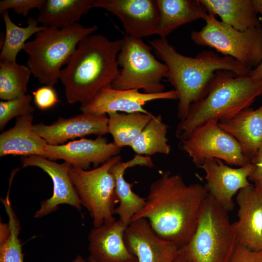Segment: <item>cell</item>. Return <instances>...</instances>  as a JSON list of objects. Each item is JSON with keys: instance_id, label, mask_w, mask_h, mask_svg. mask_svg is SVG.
<instances>
[{"instance_id": "cell-19", "label": "cell", "mask_w": 262, "mask_h": 262, "mask_svg": "<svg viewBox=\"0 0 262 262\" xmlns=\"http://www.w3.org/2000/svg\"><path fill=\"white\" fill-rule=\"evenodd\" d=\"M127 227L119 220L94 227L88 236L90 255L98 262H127L133 259L124 239Z\"/></svg>"}, {"instance_id": "cell-27", "label": "cell", "mask_w": 262, "mask_h": 262, "mask_svg": "<svg viewBox=\"0 0 262 262\" xmlns=\"http://www.w3.org/2000/svg\"><path fill=\"white\" fill-rule=\"evenodd\" d=\"M108 132L118 147L130 146L153 117L151 113H124L113 112L108 114Z\"/></svg>"}, {"instance_id": "cell-24", "label": "cell", "mask_w": 262, "mask_h": 262, "mask_svg": "<svg viewBox=\"0 0 262 262\" xmlns=\"http://www.w3.org/2000/svg\"><path fill=\"white\" fill-rule=\"evenodd\" d=\"M208 13L218 15L221 22L245 31L262 27L252 0H199Z\"/></svg>"}, {"instance_id": "cell-39", "label": "cell", "mask_w": 262, "mask_h": 262, "mask_svg": "<svg viewBox=\"0 0 262 262\" xmlns=\"http://www.w3.org/2000/svg\"><path fill=\"white\" fill-rule=\"evenodd\" d=\"M252 2L255 12L262 16V0H252Z\"/></svg>"}, {"instance_id": "cell-3", "label": "cell", "mask_w": 262, "mask_h": 262, "mask_svg": "<svg viewBox=\"0 0 262 262\" xmlns=\"http://www.w3.org/2000/svg\"><path fill=\"white\" fill-rule=\"evenodd\" d=\"M122 43V38L112 41L94 33L80 42L60 74L69 103L86 105L112 84L119 72L117 57Z\"/></svg>"}, {"instance_id": "cell-33", "label": "cell", "mask_w": 262, "mask_h": 262, "mask_svg": "<svg viewBox=\"0 0 262 262\" xmlns=\"http://www.w3.org/2000/svg\"><path fill=\"white\" fill-rule=\"evenodd\" d=\"M31 92L35 105L42 111L53 107L59 102L53 86L45 85Z\"/></svg>"}, {"instance_id": "cell-8", "label": "cell", "mask_w": 262, "mask_h": 262, "mask_svg": "<svg viewBox=\"0 0 262 262\" xmlns=\"http://www.w3.org/2000/svg\"><path fill=\"white\" fill-rule=\"evenodd\" d=\"M204 20L202 28L191 33L196 44L213 48L251 70L262 62V27L238 31L208 12Z\"/></svg>"}, {"instance_id": "cell-25", "label": "cell", "mask_w": 262, "mask_h": 262, "mask_svg": "<svg viewBox=\"0 0 262 262\" xmlns=\"http://www.w3.org/2000/svg\"><path fill=\"white\" fill-rule=\"evenodd\" d=\"M94 0H47L37 18L45 27L62 29L78 23L93 8Z\"/></svg>"}, {"instance_id": "cell-9", "label": "cell", "mask_w": 262, "mask_h": 262, "mask_svg": "<svg viewBox=\"0 0 262 262\" xmlns=\"http://www.w3.org/2000/svg\"><path fill=\"white\" fill-rule=\"evenodd\" d=\"M119 154L91 170L71 165L69 175L75 191L93 219L94 227L113 222L114 211L119 202L115 192V180L110 169L121 161Z\"/></svg>"}, {"instance_id": "cell-16", "label": "cell", "mask_w": 262, "mask_h": 262, "mask_svg": "<svg viewBox=\"0 0 262 262\" xmlns=\"http://www.w3.org/2000/svg\"><path fill=\"white\" fill-rule=\"evenodd\" d=\"M124 239L128 250L138 262H172L180 251L174 243L159 237L143 218L131 222Z\"/></svg>"}, {"instance_id": "cell-10", "label": "cell", "mask_w": 262, "mask_h": 262, "mask_svg": "<svg viewBox=\"0 0 262 262\" xmlns=\"http://www.w3.org/2000/svg\"><path fill=\"white\" fill-rule=\"evenodd\" d=\"M180 146L198 168L211 159L239 167L251 163L244 155L238 141L224 131L216 120L196 128L188 138L180 141Z\"/></svg>"}, {"instance_id": "cell-1", "label": "cell", "mask_w": 262, "mask_h": 262, "mask_svg": "<svg viewBox=\"0 0 262 262\" xmlns=\"http://www.w3.org/2000/svg\"><path fill=\"white\" fill-rule=\"evenodd\" d=\"M208 195L205 185L187 184L180 175L164 171L151 183L144 207L131 221L147 219L159 237L181 250L196 229Z\"/></svg>"}, {"instance_id": "cell-35", "label": "cell", "mask_w": 262, "mask_h": 262, "mask_svg": "<svg viewBox=\"0 0 262 262\" xmlns=\"http://www.w3.org/2000/svg\"><path fill=\"white\" fill-rule=\"evenodd\" d=\"M251 163L253 165L254 169L249 178L250 181L262 175V145L251 160Z\"/></svg>"}, {"instance_id": "cell-38", "label": "cell", "mask_w": 262, "mask_h": 262, "mask_svg": "<svg viewBox=\"0 0 262 262\" xmlns=\"http://www.w3.org/2000/svg\"><path fill=\"white\" fill-rule=\"evenodd\" d=\"M172 262H193L180 250Z\"/></svg>"}, {"instance_id": "cell-23", "label": "cell", "mask_w": 262, "mask_h": 262, "mask_svg": "<svg viewBox=\"0 0 262 262\" xmlns=\"http://www.w3.org/2000/svg\"><path fill=\"white\" fill-rule=\"evenodd\" d=\"M159 13L158 34L166 38L179 27L205 18L208 12L199 0H156Z\"/></svg>"}, {"instance_id": "cell-32", "label": "cell", "mask_w": 262, "mask_h": 262, "mask_svg": "<svg viewBox=\"0 0 262 262\" xmlns=\"http://www.w3.org/2000/svg\"><path fill=\"white\" fill-rule=\"evenodd\" d=\"M45 2L46 0H3L0 1V13L12 9L16 14L26 17L31 10L41 9Z\"/></svg>"}, {"instance_id": "cell-36", "label": "cell", "mask_w": 262, "mask_h": 262, "mask_svg": "<svg viewBox=\"0 0 262 262\" xmlns=\"http://www.w3.org/2000/svg\"><path fill=\"white\" fill-rule=\"evenodd\" d=\"M248 75L255 79H262V62L252 69Z\"/></svg>"}, {"instance_id": "cell-2", "label": "cell", "mask_w": 262, "mask_h": 262, "mask_svg": "<svg viewBox=\"0 0 262 262\" xmlns=\"http://www.w3.org/2000/svg\"><path fill=\"white\" fill-rule=\"evenodd\" d=\"M149 45L167 66L166 81L177 93V117L180 121L186 118L191 105L206 96L217 71L229 70L242 75H248L251 71L234 58L212 50L202 51L194 57L183 55L166 38L154 39Z\"/></svg>"}, {"instance_id": "cell-22", "label": "cell", "mask_w": 262, "mask_h": 262, "mask_svg": "<svg viewBox=\"0 0 262 262\" xmlns=\"http://www.w3.org/2000/svg\"><path fill=\"white\" fill-rule=\"evenodd\" d=\"M218 125L238 141L244 155L251 162L262 145V104L256 110L246 108Z\"/></svg>"}, {"instance_id": "cell-40", "label": "cell", "mask_w": 262, "mask_h": 262, "mask_svg": "<svg viewBox=\"0 0 262 262\" xmlns=\"http://www.w3.org/2000/svg\"><path fill=\"white\" fill-rule=\"evenodd\" d=\"M87 262H98L95 260H94L90 255L88 257ZM127 262H138L136 257H134L133 259Z\"/></svg>"}, {"instance_id": "cell-14", "label": "cell", "mask_w": 262, "mask_h": 262, "mask_svg": "<svg viewBox=\"0 0 262 262\" xmlns=\"http://www.w3.org/2000/svg\"><path fill=\"white\" fill-rule=\"evenodd\" d=\"M121 148L103 136L95 139L82 138L60 145H47L44 158L63 160L84 170L91 164L96 167L119 154Z\"/></svg>"}, {"instance_id": "cell-31", "label": "cell", "mask_w": 262, "mask_h": 262, "mask_svg": "<svg viewBox=\"0 0 262 262\" xmlns=\"http://www.w3.org/2000/svg\"><path fill=\"white\" fill-rule=\"evenodd\" d=\"M32 97L29 94L0 102V130L15 117L33 114L35 108L31 104Z\"/></svg>"}, {"instance_id": "cell-17", "label": "cell", "mask_w": 262, "mask_h": 262, "mask_svg": "<svg viewBox=\"0 0 262 262\" xmlns=\"http://www.w3.org/2000/svg\"><path fill=\"white\" fill-rule=\"evenodd\" d=\"M106 115L82 113L73 117H59L51 125L42 123L33 125V131L48 145H60L70 139L89 135L98 136L108 133Z\"/></svg>"}, {"instance_id": "cell-11", "label": "cell", "mask_w": 262, "mask_h": 262, "mask_svg": "<svg viewBox=\"0 0 262 262\" xmlns=\"http://www.w3.org/2000/svg\"><path fill=\"white\" fill-rule=\"evenodd\" d=\"M95 7L115 16L126 35L141 39L158 34L159 13L156 0H94Z\"/></svg>"}, {"instance_id": "cell-5", "label": "cell", "mask_w": 262, "mask_h": 262, "mask_svg": "<svg viewBox=\"0 0 262 262\" xmlns=\"http://www.w3.org/2000/svg\"><path fill=\"white\" fill-rule=\"evenodd\" d=\"M98 29L96 25L86 27L79 23L62 29L45 27L25 43L27 66L40 83L54 86L80 42Z\"/></svg>"}, {"instance_id": "cell-26", "label": "cell", "mask_w": 262, "mask_h": 262, "mask_svg": "<svg viewBox=\"0 0 262 262\" xmlns=\"http://www.w3.org/2000/svg\"><path fill=\"white\" fill-rule=\"evenodd\" d=\"M16 173L12 172L7 194L4 198H0L8 216V222L0 223V262H24L22 245L18 238L21 226L9 198L11 183Z\"/></svg>"}, {"instance_id": "cell-7", "label": "cell", "mask_w": 262, "mask_h": 262, "mask_svg": "<svg viewBox=\"0 0 262 262\" xmlns=\"http://www.w3.org/2000/svg\"><path fill=\"white\" fill-rule=\"evenodd\" d=\"M117 57L119 69L111 86L117 90L143 89L145 93L164 92L162 81L168 68L152 53V48L141 39L125 35Z\"/></svg>"}, {"instance_id": "cell-37", "label": "cell", "mask_w": 262, "mask_h": 262, "mask_svg": "<svg viewBox=\"0 0 262 262\" xmlns=\"http://www.w3.org/2000/svg\"><path fill=\"white\" fill-rule=\"evenodd\" d=\"M254 183V187L262 197V175L251 180Z\"/></svg>"}, {"instance_id": "cell-6", "label": "cell", "mask_w": 262, "mask_h": 262, "mask_svg": "<svg viewBox=\"0 0 262 262\" xmlns=\"http://www.w3.org/2000/svg\"><path fill=\"white\" fill-rule=\"evenodd\" d=\"M229 211L209 194L196 229L180 250L193 262H228L238 244Z\"/></svg>"}, {"instance_id": "cell-41", "label": "cell", "mask_w": 262, "mask_h": 262, "mask_svg": "<svg viewBox=\"0 0 262 262\" xmlns=\"http://www.w3.org/2000/svg\"><path fill=\"white\" fill-rule=\"evenodd\" d=\"M72 262H87V260H85L81 255H78L76 258Z\"/></svg>"}, {"instance_id": "cell-12", "label": "cell", "mask_w": 262, "mask_h": 262, "mask_svg": "<svg viewBox=\"0 0 262 262\" xmlns=\"http://www.w3.org/2000/svg\"><path fill=\"white\" fill-rule=\"evenodd\" d=\"M139 89L117 90L111 85L102 88L86 105L81 106L82 113L106 115L113 112L149 114L144 108L147 102L156 100H178L174 90L159 93L140 92Z\"/></svg>"}, {"instance_id": "cell-13", "label": "cell", "mask_w": 262, "mask_h": 262, "mask_svg": "<svg viewBox=\"0 0 262 262\" xmlns=\"http://www.w3.org/2000/svg\"><path fill=\"white\" fill-rule=\"evenodd\" d=\"M200 168L205 172V186L209 194L229 212L234 208L233 197L236 193L252 185L248 181L254 169L251 163L233 168L220 159H211Z\"/></svg>"}, {"instance_id": "cell-34", "label": "cell", "mask_w": 262, "mask_h": 262, "mask_svg": "<svg viewBox=\"0 0 262 262\" xmlns=\"http://www.w3.org/2000/svg\"><path fill=\"white\" fill-rule=\"evenodd\" d=\"M228 262H262V251L252 250L238 243Z\"/></svg>"}, {"instance_id": "cell-15", "label": "cell", "mask_w": 262, "mask_h": 262, "mask_svg": "<svg viewBox=\"0 0 262 262\" xmlns=\"http://www.w3.org/2000/svg\"><path fill=\"white\" fill-rule=\"evenodd\" d=\"M23 167L35 166L42 169L50 177L53 183V194L41 202L40 207L34 217L41 218L56 211L58 206L66 204L80 211L82 204L69 175L71 165L66 162L59 164L38 156L23 157L21 159Z\"/></svg>"}, {"instance_id": "cell-21", "label": "cell", "mask_w": 262, "mask_h": 262, "mask_svg": "<svg viewBox=\"0 0 262 262\" xmlns=\"http://www.w3.org/2000/svg\"><path fill=\"white\" fill-rule=\"evenodd\" d=\"M33 114L16 117L14 126L0 135V156L21 155L44 157L46 141L33 129Z\"/></svg>"}, {"instance_id": "cell-20", "label": "cell", "mask_w": 262, "mask_h": 262, "mask_svg": "<svg viewBox=\"0 0 262 262\" xmlns=\"http://www.w3.org/2000/svg\"><path fill=\"white\" fill-rule=\"evenodd\" d=\"M136 165L152 167L153 163L149 156L136 154L131 160L119 161L112 165L110 169L114 177L115 192L119 205L115 208L114 214L117 215L119 219L125 226H128L132 218L144 206L146 197H143L132 190L133 184L127 182L124 178L125 171Z\"/></svg>"}, {"instance_id": "cell-4", "label": "cell", "mask_w": 262, "mask_h": 262, "mask_svg": "<svg viewBox=\"0 0 262 262\" xmlns=\"http://www.w3.org/2000/svg\"><path fill=\"white\" fill-rule=\"evenodd\" d=\"M262 95V79L218 70L206 96L191 105L186 118L177 126L176 137L180 141L184 140L196 128L211 120H228L250 107Z\"/></svg>"}, {"instance_id": "cell-18", "label": "cell", "mask_w": 262, "mask_h": 262, "mask_svg": "<svg viewBox=\"0 0 262 262\" xmlns=\"http://www.w3.org/2000/svg\"><path fill=\"white\" fill-rule=\"evenodd\" d=\"M236 200L238 219L232 224L238 243L262 251V197L252 184L238 192Z\"/></svg>"}, {"instance_id": "cell-29", "label": "cell", "mask_w": 262, "mask_h": 262, "mask_svg": "<svg viewBox=\"0 0 262 262\" xmlns=\"http://www.w3.org/2000/svg\"><path fill=\"white\" fill-rule=\"evenodd\" d=\"M5 26V34L0 53V61H16L18 53L23 49L26 41L45 27L39 26L37 19L30 17L25 27H20L11 19L8 11L2 14Z\"/></svg>"}, {"instance_id": "cell-30", "label": "cell", "mask_w": 262, "mask_h": 262, "mask_svg": "<svg viewBox=\"0 0 262 262\" xmlns=\"http://www.w3.org/2000/svg\"><path fill=\"white\" fill-rule=\"evenodd\" d=\"M32 72L16 61H0V98L8 100L25 95Z\"/></svg>"}, {"instance_id": "cell-28", "label": "cell", "mask_w": 262, "mask_h": 262, "mask_svg": "<svg viewBox=\"0 0 262 262\" xmlns=\"http://www.w3.org/2000/svg\"><path fill=\"white\" fill-rule=\"evenodd\" d=\"M168 128L161 115H154L130 147L138 155H168L171 151L166 137Z\"/></svg>"}]
</instances>
